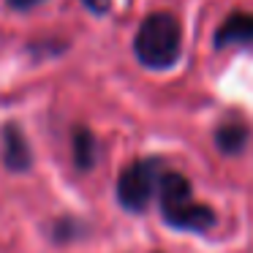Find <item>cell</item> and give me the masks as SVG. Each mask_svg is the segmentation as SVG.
<instances>
[{"mask_svg":"<svg viewBox=\"0 0 253 253\" xmlns=\"http://www.w3.org/2000/svg\"><path fill=\"white\" fill-rule=\"evenodd\" d=\"M158 196H161V215H164V220L171 229L207 234L218 223L212 207L193 202L191 180L185 174H180V171H164L161 174Z\"/></svg>","mask_w":253,"mask_h":253,"instance_id":"6da1fadb","label":"cell"},{"mask_svg":"<svg viewBox=\"0 0 253 253\" xmlns=\"http://www.w3.org/2000/svg\"><path fill=\"white\" fill-rule=\"evenodd\" d=\"M182 52L180 19L169 11H155L142 19L133 36V55L150 71H169Z\"/></svg>","mask_w":253,"mask_h":253,"instance_id":"7a4b0ae2","label":"cell"},{"mask_svg":"<svg viewBox=\"0 0 253 253\" xmlns=\"http://www.w3.org/2000/svg\"><path fill=\"white\" fill-rule=\"evenodd\" d=\"M164 164L161 158H142L120 171L117 177V202L128 212H144L150 207V199L158 191Z\"/></svg>","mask_w":253,"mask_h":253,"instance_id":"3957f363","label":"cell"},{"mask_svg":"<svg viewBox=\"0 0 253 253\" xmlns=\"http://www.w3.org/2000/svg\"><path fill=\"white\" fill-rule=\"evenodd\" d=\"M30 161L33 155H30L25 133L17 126H6L3 128V164L11 171H25L30 169Z\"/></svg>","mask_w":253,"mask_h":253,"instance_id":"277c9868","label":"cell"},{"mask_svg":"<svg viewBox=\"0 0 253 253\" xmlns=\"http://www.w3.org/2000/svg\"><path fill=\"white\" fill-rule=\"evenodd\" d=\"M251 41H253V14H245V11L229 14V19L215 33V46L251 44Z\"/></svg>","mask_w":253,"mask_h":253,"instance_id":"5b68a950","label":"cell"},{"mask_svg":"<svg viewBox=\"0 0 253 253\" xmlns=\"http://www.w3.org/2000/svg\"><path fill=\"white\" fill-rule=\"evenodd\" d=\"M215 144H218V150L226 155L242 153L245 144H248V128L242 126V123H223V126L215 131Z\"/></svg>","mask_w":253,"mask_h":253,"instance_id":"8992f818","label":"cell"},{"mask_svg":"<svg viewBox=\"0 0 253 253\" xmlns=\"http://www.w3.org/2000/svg\"><path fill=\"white\" fill-rule=\"evenodd\" d=\"M95 158H98V144H95V136L87 131V128H77L74 131V161L82 171L93 169Z\"/></svg>","mask_w":253,"mask_h":253,"instance_id":"52a82bcc","label":"cell"},{"mask_svg":"<svg viewBox=\"0 0 253 253\" xmlns=\"http://www.w3.org/2000/svg\"><path fill=\"white\" fill-rule=\"evenodd\" d=\"M82 3H84V8L93 11V14H106L112 6V0H82Z\"/></svg>","mask_w":253,"mask_h":253,"instance_id":"ba28073f","label":"cell"},{"mask_svg":"<svg viewBox=\"0 0 253 253\" xmlns=\"http://www.w3.org/2000/svg\"><path fill=\"white\" fill-rule=\"evenodd\" d=\"M11 8H19V11H28V8H33V6H39L41 0H6Z\"/></svg>","mask_w":253,"mask_h":253,"instance_id":"9c48e42d","label":"cell"}]
</instances>
